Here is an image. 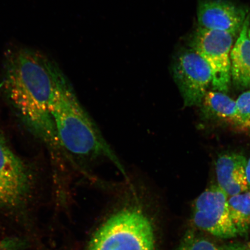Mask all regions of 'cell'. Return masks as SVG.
<instances>
[{"label": "cell", "instance_id": "30bf717a", "mask_svg": "<svg viewBox=\"0 0 250 250\" xmlns=\"http://www.w3.org/2000/svg\"><path fill=\"white\" fill-rule=\"evenodd\" d=\"M250 16L246 18L230 53L231 79L235 85L250 87V40L248 36Z\"/></svg>", "mask_w": 250, "mask_h": 250}, {"label": "cell", "instance_id": "277c9868", "mask_svg": "<svg viewBox=\"0 0 250 250\" xmlns=\"http://www.w3.org/2000/svg\"><path fill=\"white\" fill-rule=\"evenodd\" d=\"M234 37L226 31L199 27L190 40V48L201 56L210 68L214 91H229L232 80L230 53Z\"/></svg>", "mask_w": 250, "mask_h": 250}, {"label": "cell", "instance_id": "9c48e42d", "mask_svg": "<svg viewBox=\"0 0 250 250\" xmlns=\"http://www.w3.org/2000/svg\"><path fill=\"white\" fill-rule=\"evenodd\" d=\"M247 162L245 156L238 153H226L219 156L215 164L218 186L228 198L249 191Z\"/></svg>", "mask_w": 250, "mask_h": 250}, {"label": "cell", "instance_id": "6da1fadb", "mask_svg": "<svg viewBox=\"0 0 250 250\" xmlns=\"http://www.w3.org/2000/svg\"><path fill=\"white\" fill-rule=\"evenodd\" d=\"M61 72L54 62L33 49L8 51L3 64L1 85L15 107L46 142L58 144L49 105Z\"/></svg>", "mask_w": 250, "mask_h": 250}, {"label": "cell", "instance_id": "52a82bcc", "mask_svg": "<svg viewBox=\"0 0 250 250\" xmlns=\"http://www.w3.org/2000/svg\"><path fill=\"white\" fill-rule=\"evenodd\" d=\"M28 183L22 162L0 133V206L11 208L20 204L27 192Z\"/></svg>", "mask_w": 250, "mask_h": 250}, {"label": "cell", "instance_id": "5bb4252c", "mask_svg": "<svg viewBox=\"0 0 250 250\" xmlns=\"http://www.w3.org/2000/svg\"><path fill=\"white\" fill-rule=\"evenodd\" d=\"M236 111L233 125L239 128L250 117V90L239 96L236 101Z\"/></svg>", "mask_w": 250, "mask_h": 250}, {"label": "cell", "instance_id": "8992f818", "mask_svg": "<svg viewBox=\"0 0 250 250\" xmlns=\"http://www.w3.org/2000/svg\"><path fill=\"white\" fill-rule=\"evenodd\" d=\"M228 196L218 186L208 188L192 205V220L198 229L218 238L238 236L230 216Z\"/></svg>", "mask_w": 250, "mask_h": 250}, {"label": "cell", "instance_id": "e0dca14e", "mask_svg": "<svg viewBox=\"0 0 250 250\" xmlns=\"http://www.w3.org/2000/svg\"><path fill=\"white\" fill-rule=\"evenodd\" d=\"M239 129L244 130H250V117L239 127Z\"/></svg>", "mask_w": 250, "mask_h": 250}, {"label": "cell", "instance_id": "7c38bea8", "mask_svg": "<svg viewBox=\"0 0 250 250\" xmlns=\"http://www.w3.org/2000/svg\"><path fill=\"white\" fill-rule=\"evenodd\" d=\"M228 208L237 235L245 236L250 232V191L229 197Z\"/></svg>", "mask_w": 250, "mask_h": 250}, {"label": "cell", "instance_id": "8fae6325", "mask_svg": "<svg viewBox=\"0 0 250 250\" xmlns=\"http://www.w3.org/2000/svg\"><path fill=\"white\" fill-rule=\"evenodd\" d=\"M200 107L205 120L227 122L233 125L236 117V101L226 93L214 90L208 91Z\"/></svg>", "mask_w": 250, "mask_h": 250}, {"label": "cell", "instance_id": "7a4b0ae2", "mask_svg": "<svg viewBox=\"0 0 250 250\" xmlns=\"http://www.w3.org/2000/svg\"><path fill=\"white\" fill-rule=\"evenodd\" d=\"M49 112L59 143L81 163L89 168L100 161H108L127 178L120 159L78 101L62 72L56 78Z\"/></svg>", "mask_w": 250, "mask_h": 250}, {"label": "cell", "instance_id": "d6986e66", "mask_svg": "<svg viewBox=\"0 0 250 250\" xmlns=\"http://www.w3.org/2000/svg\"><path fill=\"white\" fill-rule=\"evenodd\" d=\"M248 36L249 39L250 40V22L249 23L248 29Z\"/></svg>", "mask_w": 250, "mask_h": 250}, {"label": "cell", "instance_id": "5b68a950", "mask_svg": "<svg viewBox=\"0 0 250 250\" xmlns=\"http://www.w3.org/2000/svg\"><path fill=\"white\" fill-rule=\"evenodd\" d=\"M171 73L185 107L201 105L212 83L210 67L192 48L181 50L174 56Z\"/></svg>", "mask_w": 250, "mask_h": 250}, {"label": "cell", "instance_id": "ac0fdd59", "mask_svg": "<svg viewBox=\"0 0 250 250\" xmlns=\"http://www.w3.org/2000/svg\"><path fill=\"white\" fill-rule=\"evenodd\" d=\"M237 250H250V245L240 243L239 248Z\"/></svg>", "mask_w": 250, "mask_h": 250}, {"label": "cell", "instance_id": "9a60e30c", "mask_svg": "<svg viewBox=\"0 0 250 250\" xmlns=\"http://www.w3.org/2000/svg\"><path fill=\"white\" fill-rule=\"evenodd\" d=\"M27 243L18 237H7L0 239V250H24Z\"/></svg>", "mask_w": 250, "mask_h": 250}, {"label": "cell", "instance_id": "2e32d148", "mask_svg": "<svg viewBox=\"0 0 250 250\" xmlns=\"http://www.w3.org/2000/svg\"><path fill=\"white\" fill-rule=\"evenodd\" d=\"M246 172L247 180H248L249 189L250 191V158L248 159V162H247Z\"/></svg>", "mask_w": 250, "mask_h": 250}, {"label": "cell", "instance_id": "4fadbf2b", "mask_svg": "<svg viewBox=\"0 0 250 250\" xmlns=\"http://www.w3.org/2000/svg\"><path fill=\"white\" fill-rule=\"evenodd\" d=\"M240 243L220 245L204 237L189 232L184 239L179 250H237Z\"/></svg>", "mask_w": 250, "mask_h": 250}, {"label": "cell", "instance_id": "3957f363", "mask_svg": "<svg viewBox=\"0 0 250 250\" xmlns=\"http://www.w3.org/2000/svg\"><path fill=\"white\" fill-rule=\"evenodd\" d=\"M94 234L87 250H156L154 226L136 188Z\"/></svg>", "mask_w": 250, "mask_h": 250}, {"label": "cell", "instance_id": "ba28073f", "mask_svg": "<svg viewBox=\"0 0 250 250\" xmlns=\"http://www.w3.org/2000/svg\"><path fill=\"white\" fill-rule=\"evenodd\" d=\"M245 9L226 0H202L198 8V21L202 29L226 31L236 35L246 19Z\"/></svg>", "mask_w": 250, "mask_h": 250}]
</instances>
